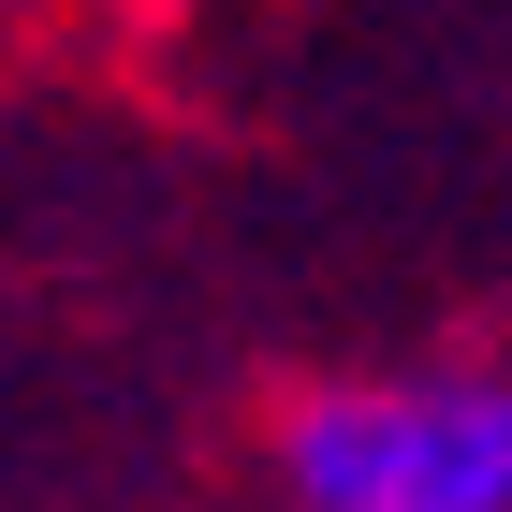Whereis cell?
<instances>
[{"mask_svg":"<svg viewBox=\"0 0 512 512\" xmlns=\"http://www.w3.org/2000/svg\"><path fill=\"white\" fill-rule=\"evenodd\" d=\"M293 512H512L498 381H352L293 410Z\"/></svg>","mask_w":512,"mask_h":512,"instance_id":"6da1fadb","label":"cell"}]
</instances>
